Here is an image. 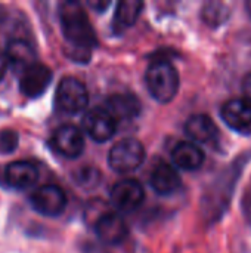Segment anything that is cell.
I'll return each instance as SVG.
<instances>
[{
	"mask_svg": "<svg viewBox=\"0 0 251 253\" xmlns=\"http://www.w3.org/2000/svg\"><path fill=\"white\" fill-rule=\"evenodd\" d=\"M50 144L56 153L67 159H77L84 150V138L81 130L72 125H64L55 130Z\"/></svg>",
	"mask_w": 251,
	"mask_h": 253,
	"instance_id": "8",
	"label": "cell"
},
{
	"mask_svg": "<svg viewBox=\"0 0 251 253\" xmlns=\"http://www.w3.org/2000/svg\"><path fill=\"white\" fill-rule=\"evenodd\" d=\"M105 110L117 120H132L141 114L142 104L133 93H114L107 99Z\"/></svg>",
	"mask_w": 251,
	"mask_h": 253,
	"instance_id": "15",
	"label": "cell"
},
{
	"mask_svg": "<svg viewBox=\"0 0 251 253\" xmlns=\"http://www.w3.org/2000/svg\"><path fill=\"white\" fill-rule=\"evenodd\" d=\"M59 19L62 33L68 43L67 55L77 62H87L92 49L98 44L96 33L78 1H64L59 4Z\"/></svg>",
	"mask_w": 251,
	"mask_h": 253,
	"instance_id": "1",
	"label": "cell"
},
{
	"mask_svg": "<svg viewBox=\"0 0 251 253\" xmlns=\"http://www.w3.org/2000/svg\"><path fill=\"white\" fill-rule=\"evenodd\" d=\"M4 179L9 187L15 190L31 188L38 179V169L33 162L16 160L12 162L4 170Z\"/></svg>",
	"mask_w": 251,
	"mask_h": 253,
	"instance_id": "12",
	"label": "cell"
},
{
	"mask_svg": "<svg viewBox=\"0 0 251 253\" xmlns=\"http://www.w3.org/2000/svg\"><path fill=\"white\" fill-rule=\"evenodd\" d=\"M109 197L111 203L120 212H133L142 205L145 199V191L139 181L123 179L112 187Z\"/></svg>",
	"mask_w": 251,
	"mask_h": 253,
	"instance_id": "7",
	"label": "cell"
},
{
	"mask_svg": "<svg viewBox=\"0 0 251 253\" xmlns=\"http://www.w3.org/2000/svg\"><path fill=\"white\" fill-rule=\"evenodd\" d=\"M243 92H244V101H247L251 105V73L247 74L243 80Z\"/></svg>",
	"mask_w": 251,
	"mask_h": 253,
	"instance_id": "22",
	"label": "cell"
},
{
	"mask_svg": "<svg viewBox=\"0 0 251 253\" xmlns=\"http://www.w3.org/2000/svg\"><path fill=\"white\" fill-rule=\"evenodd\" d=\"M244 206H246V216L251 222V191L249 193V196L246 197V200H244Z\"/></svg>",
	"mask_w": 251,
	"mask_h": 253,
	"instance_id": "25",
	"label": "cell"
},
{
	"mask_svg": "<svg viewBox=\"0 0 251 253\" xmlns=\"http://www.w3.org/2000/svg\"><path fill=\"white\" fill-rule=\"evenodd\" d=\"M145 160V148L135 138H124L108 154V163L112 170L118 173H130L136 170Z\"/></svg>",
	"mask_w": 251,
	"mask_h": 253,
	"instance_id": "3",
	"label": "cell"
},
{
	"mask_svg": "<svg viewBox=\"0 0 251 253\" xmlns=\"http://www.w3.org/2000/svg\"><path fill=\"white\" fill-rule=\"evenodd\" d=\"M19 135L13 129L0 130V154H10L18 148Z\"/></svg>",
	"mask_w": 251,
	"mask_h": 253,
	"instance_id": "20",
	"label": "cell"
},
{
	"mask_svg": "<svg viewBox=\"0 0 251 253\" xmlns=\"http://www.w3.org/2000/svg\"><path fill=\"white\" fill-rule=\"evenodd\" d=\"M98 237L107 245H120L127 239L129 228L124 219L117 213H102L95 222Z\"/></svg>",
	"mask_w": 251,
	"mask_h": 253,
	"instance_id": "11",
	"label": "cell"
},
{
	"mask_svg": "<svg viewBox=\"0 0 251 253\" xmlns=\"http://www.w3.org/2000/svg\"><path fill=\"white\" fill-rule=\"evenodd\" d=\"M6 59L7 64L10 67H13V70L22 73L25 71L28 67H31L33 64H36V50L34 47L22 40V39H13L7 43L6 47Z\"/></svg>",
	"mask_w": 251,
	"mask_h": 253,
	"instance_id": "17",
	"label": "cell"
},
{
	"mask_svg": "<svg viewBox=\"0 0 251 253\" xmlns=\"http://www.w3.org/2000/svg\"><path fill=\"white\" fill-rule=\"evenodd\" d=\"M55 101L61 111L68 114H77L87 107L89 92L78 79L68 76L59 82L56 87Z\"/></svg>",
	"mask_w": 251,
	"mask_h": 253,
	"instance_id": "4",
	"label": "cell"
},
{
	"mask_svg": "<svg viewBox=\"0 0 251 253\" xmlns=\"http://www.w3.org/2000/svg\"><path fill=\"white\" fill-rule=\"evenodd\" d=\"M7 67H9V64H7V59H6V53L0 49V80L4 79Z\"/></svg>",
	"mask_w": 251,
	"mask_h": 253,
	"instance_id": "24",
	"label": "cell"
},
{
	"mask_svg": "<svg viewBox=\"0 0 251 253\" xmlns=\"http://www.w3.org/2000/svg\"><path fill=\"white\" fill-rule=\"evenodd\" d=\"M149 184L157 194L172 196L180 188L182 179L175 166L169 163H160L152 169L149 176Z\"/></svg>",
	"mask_w": 251,
	"mask_h": 253,
	"instance_id": "14",
	"label": "cell"
},
{
	"mask_svg": "<svg viewBox=\"0 0 251 253\" xmlns=\"http://www.w3.org/2000/svg\"><path fill=\"white\" fill-rule=\"evenodd\" d=\"M223 122L235 132L251 135V105L240 98L229 99L220 110Z\"/></svg>",
	"mask_w": 251,
	"mask_h": 253,
	"instance_id": "9",
	"label": "cell"
},
{
	"mask_svg": "<svg viewBox=\"0 0 251 253\" xmlns=\"http://www.w3.org/2000/svg\"><path fill=\"white\" fill-rule=\"evenodd\" d=\"M77 181L81 187H86V188L95 187L99 182V172L96 169H92V168L83 169L80 172V175L77 176Z\"/></svg>",
	"mask_w": 251,
	"mask_h": 253,
	"instance_id": "21",
	"label": "cell"
},
{
	"mask_svg": "<svg viewBox=\"0 0 251 253\" xmlns=\"http://www.w3.org/2000/svg\"><path fill=\"white\" fill-rule=\"evenodd\" d=\"M185 133L197 144H213L219 139V129L207 114H194L185 123Z\"/></svg>",
	"mask_w": 251,
	"mask_h": 253,
	"instance_id": "13",
	"label": "cell"
},
{
	"mask_svg": "<svg viewBox=\"0 0 251 253\" xmlns=\"http://www.w3.org/2000/svg\"><path fill=\"white\" fill-rule=\"evenodd\" d=\"M87 4L98 12H104L109 6V1H107V0H89Z\"/></svg>",
	"mask_w": 251,
	"mask_h": 253,
	"instance_id": "23",
	"label": "cell"
},
{
	"mask_svg": "<svg viewBox=\"0 0 251 253\" xmlns=\"http://www.w3.org/2000/svg\"><path fill=\"white\" fill-rule=\"evenodd\" d=\"M172 160L176 168L183 170H198L206 160L204 151L194 142H179L172 151Z\"/></svg>",
	"mask_w": 251,
	"mask_h": 253,
	"instance_id": "16",
	"label": "cell"
},
{
	"mask_svg": "<svg viewBox=\"0 0 251 253\" xmlns=\"http://www.w3.org/2000/svg\"><path fill=\"white\" fill-rule=\"evenodd\" d=\"M50 82H52V70L44 64L36 62L21 73L19 89L22 95L28 98H37L47 89Z\"/></svg>",
	"mask_w": 251,
	"mask_h": 253,
	"instance_id": "10",
	"label": "cell"
},
{
	"mask_svg": "<svg viewBox=\"0 0 251 253\" xmlns=\"http://www.w3.org/2000/svg\"><path fill=\"white\" fill-rule=\"evenodd\" d=\"M145 82L151 96L161 104L170 102L179 90V74L166 59L154 61L148 67Z\"/></svg>",
	"mask_w": 251,
	"mask_h": 253,
	"instance_id": "2",
	"label": "cell"
},
{
	"mask_svg": "<svg viewBox=\"0 0 251 253\" xmlns=\"http://www.w3.org/2000/svg\"><path fill=\"white\" fill-rule=\"evenodd\" d=\"M201 16L207 25L217 27V25H222L229 18V9L223 3H219V1L207 3L203 7Z\"/></svg>",
	"mask_w": 251,
	"mask_h": 253,
	"instance_id": "19",
	"label": "cell"
},
{
	"mask_svg": "<svg viewBox=\"0 0 251 253\" xmlns=\"http://www.w3.org/2000/svg\"><path fill=\"white\" fill-rule=\"evenodd\" d=\"M142 7H143V3L139 0L120 1L117 6L115 15H114V21H112L115 33H123L127 28H130L139 18Z\"/></svg>",
	"mask_w": 251,
	"mask_h": 253,
	"instance_id": "18",
	"label": "cell"
},
{
	"mask_svg": "<svg viewBox=\"0 0 251 253\" xmlns=\"http://www.w3.org/2000/svg\"><path fill=\"white\" fill-rule=\"evenodd\" d=\"M30 203L40 215L55 218L64 213L67 208V194L61 187L49 184L36 190L30 197Z\"/></svg>",
	"mask_w": 251,
	"mask_h": 253,
	"instance_id": "5",
	"label": "cell"
},
{
	"mask_svg": "<svg viewBox=\"0 0 251 253\" xmlns=\"http://www.w3.org/2000/svg\"><path fill=\"white\" fill-rule=\"evenodd\" d=\"M83 127L86 133L96 142L102 144L109 141L117 130V122L102 107L89 110L83 117Z\"/></svg>",
	"mask_w": 251,
	"mask_h": 253,
	"instance_id": "6",
	"label": "cell"
}]
</instances>
